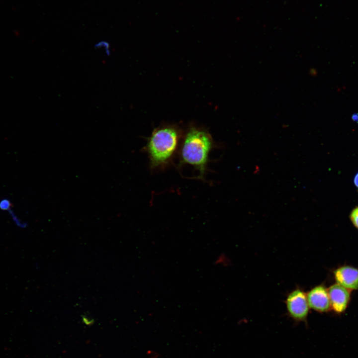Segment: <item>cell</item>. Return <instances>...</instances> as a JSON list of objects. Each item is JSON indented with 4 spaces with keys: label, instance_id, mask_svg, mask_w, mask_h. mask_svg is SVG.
<instances>
[{
    "label": "cell",
    "instance_id": "52a82bcc",
    "mask_svg": "<svg viewBox=\"0 0 358 358\" xmlns=\"http://www.w3.org/2000/svg\"><path fill=\"white\" fill-rule=\"evenodd\" d=\"M350 219L354 226L358 229V206L352 211L350 214Z\"/></svg>",
    "mask_w": 358,
    "mask_h": 358
},
{
    "label": "cell",
    "instance_id": "ba28073f",
    "mask_svg": "<svg viewBox=\"0 0 358 358\" xmlns=\"http://www.w3.org/2000/svg\"><path fill=\"white\" fill-rule=\"evenodd\" d=\"M355 185L358 187V173L356 175L354 178Z\"/></svg>",
    "mask_w": 358,
    "mask_h": 358
},
{
    "label": "cell",
    "instance_id": "6da1fadb",
    "mask_svg": "<svg viewBox=\"0 0 358 358\" xmlns=\"http://www.w3.org/2000/svg\"><path fill=\"white\" fill-rule=\"evenodd\" d=\"M214 148L211 136L205 131L191 128L186 133L179 149V164L188 165L202 179L207 171L209 156Z\"/></svg>",
    "mask_w": 358,
    "mask_h": 358
},
{
    "label": "cell",
    "instance_id": "8992f818",
    "mask_svg": "<svg viewBox=\"0 0 358 358\" xmlns=\"http://www.w3.org/2000/svg\"><path fill=\"white\" fill-rule=\"evenodd\" d=\"M337 283L347 289L358 290V268L350 266H341L334 271Z\"/></svg>",
    "mask_w": 358,
    "mask_h": 358
},
{
    "label": "cell",
    "instance_id": "5b68a950",
    "mask_svg": "<svg viewBox=\"0 0 358 358\" xmlns=\"http://www.w3.org/2000/svg\"><path fill=\"white\" fill-rule=\"evenodd\" d=\"M308 305L319 312H326L331 309L328 289L323 285L316 286L306 294Z\"/></svg>",
    "mask_w": 358,
    "mask_h": 358
},
{
    "label": "cell",
    "instance_id": "7a4b0ae2",
    "mask_svg": "<svg viewBox=\"0 0 358 358\" xmlns=\"http://www.w3.org/2000/svg\"><path fill=\"white\" fill-rule=\"evenodd\" d=\"M179 138L178 130L171 126L160 127L152 132L144 148L152 170L163 169L171 164L179 149Z\"/></svg>",
    "mask_w": 358,
    "mask_h": 358
},
{
    "label": "cell",
    "instance_id": "277c9868",
    "mask_svg": "<svg viewBox=\"0 0 358 358\" xmlns=\"http://www.w3.org/2000/svg\"><path fill=\"white\" fill-rule=\"evenodd\" d=\"M328 291L331 309L338 314L345 312L351 300V291L336 283L330 286Z\"/></svg>",
    "mask_w": 358,
    "mask_h": 358
},
{
    "label": "cell",
    "instance_id": "3957f363",
    "mask_svg": "<svg viewBox=\"0 0 358 358\" xmlns=\"http://www.w3.org/2000/svg\"><path fill=\"white\" fill-rule=\"evenodd\" d=\"M287 311L289 315L295 320L304 321L306 320L309 306L306 294L299 289L292 291L286 300Z\"/></svg>",
    "mask_w": 358,
    "mask_h": 358
}]
</instances>
